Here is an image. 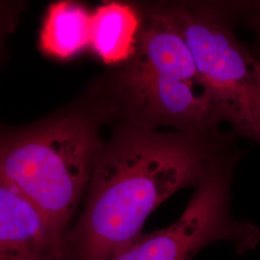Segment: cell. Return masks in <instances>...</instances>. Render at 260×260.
<instances>
[{"mask_svg": "<svg viewBox=\"0 0 260 260\" xmlns=\"http://www.w3.org/2000/svg\"><path fill=\"white\" fill-rule=\"evenodd\" d=\"M233 244L237 252L253 250L260 241L258 226L237 221L230 209V176L218 168L197 186L177 222L166 229L141 234L107 260H192L215 242Z\"/></svg>", "mask_w": 260, "mask_h": 260, "instance_id": "4", "label": "cell"}, {"mask_svg": "<svg viewBox=\"0 0 260 260\" xmlns=\"http://www.w3.org/2000/svg\"><path fill=\"white\" fill-rule=\"evenodd\" d=\"M99 129L96 116L79 111L0 128V177L66 235L87 189Z\"/></svg>", "mask_w": 260, "mask_h": 260, "instance_id": "2", "label": "cell"}, {"mask_svg": "<svg viewBox=\"0 0 260 260\" xmlns=\"http://www.w3.org/2000/svg\"><path fill=\"white\" fill-rule=\"evenodd\" d=\"M126 64L177 80L202 82L184 38L160 7L149 14L141 27L134 53Z\"/></svg>", "mask_w": 260, "mask_h": 260, "instance_id": "7", "label": "cell"}, {"mask_svg": "<svg viewBox=\"0 0 260 260\" xmlns=\"http://www.w3.org/2000/svg\"><path fill=\"white\" fill-rule=\"evenodd\" d=\"M202 135L124 124L101 142L82 212L67 233L71 260L108 259L139 237L156 207L222 166Z\"/></svg>", "mask_w": 260, "mask_h": 260, "instance_id": "1", "label": "cell"}, {"mask_svg": "<svg viewBox=\"0 0 260 260\" xmlns=\"http://www.w3.org/2000/svg\"><path fill=\"white\" fill-rule=\"evenodd\" d=\"M0 260H71L67 235L2 177Z\"/></svg>", "mask_w": 260, "mask_h": 260, "instance_id": "6", "label": "cell"}, {"mask_svg": "<svg viewBox=\"0 0 260 260\" xmlns=\"http://www.w3.org/2000/svg\"><path fill=\"white\" fill-rule=\"evenodd\" d=\"M18 5L0 2V59L3 50L4 39L15 27V20L18 18Z\"/></svg>", "mask_w": 260, "mask_h": 260, "instance_id": "10", "label": "cell"}, {"mask_svg": "<svg viewBox=\"0 0 260 260\" xmlns=\"http://www.w3.org/2000/svg\"><path fill=\"white\" fill-rule=\"evenodd\" d=\"M92 14L75 1L52 3L44 19L40 48L47 55L67 60L78 54L91 43Z\"/></svg>", "mask_w": 260, "mask_h": 260, "instance_id": "9", "label": "cell"}, {"mask_svg": "<svg viewBox=\"0 0 260 260\" xmlns=\"http://www.w3.org/2000/svg\"><path fill=\"white\" fill-rule=\"evenodd\" d=\"M141 27L139 14L132 6L105 3L92 14L90 47L105 64L126 63L134 53Z\"/></svg>", "mask_w": 260, "mask_h": 260, "instance_id": "8", "label": "cell"}, {"mask_svg": "<svg viewBox=\"0 0 260 260\" xmlns=\"http://www.w3.org/2000/svg\"><path fill=\"white\" fill-rule=\"evenodd\" d=\"M256 77H257V86H258V93L260 96V60L256 63Z\"/></svg>", "mask_w": 260, "mask_h": 260, "instance_id": "11", "label": "cell"}, {"mask_svg": "<svg viewBox=\"0 0 260 260\" xmlns=\"http://www.w3.org/2000/svg\"><path fill=\"white\" fill-rule=\"evenodd\" d=\"M118 91L125 124L148 130L168 125L202 134L215 125L210 96L201 81L177 80L126 64Z\"/></svg>", "mask_w": 260, "mask_h": 260, "instance_id": "5", "label": "cell"}, {"mask_svg": "<svg viewBox=\"0 0 260 260\" xmlns=\"http://www.w3.org/2000/svg\"><path fill=\"white\" fill-rule=\"evenodd\" d=\"M160 9L184 38L202 83L209 93L215 124L226 121L260 144L256 63L222 17L204 6L172 4Z\"/></svg>", "mask_w": 260, "mask_h": 260, "instance_id": "3", "label": "cell"}]
</instances>
